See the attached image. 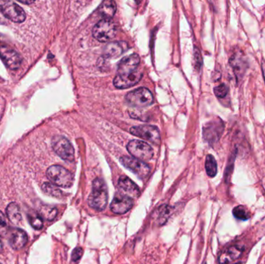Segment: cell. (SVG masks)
<instances>
[{
  "label": "cell",
  "instance_id": "cell-18",
  "mask_svg": "<svg viewBox=\"0 0 265 264\" xmlns=\"http://www.w3.org/2000/svg\"><path fill=\"white\" fill-rule=\"evenodd\" d=\"M118 187L121 191H124L127 195L132 198H137L139 195V188L135 184L134 182L131 180L129 177L123 176L120 177L118 181Z\"/></svg>",
  "mask_w": 265,
  "mask_h": 264
},
{
  "label": "cell",
  "instance_id": "cell-16",
  "mask_svg": "<svg viewBox=\"0 0 265 264\" xmlns=\"http://www.w3.org/2000/svg\"><path fill=\"white\" fill-rule=\"evenodd\" d=\"M244 247L241 246L234 245L227 248L220 254L219 258L220 264H230L239 259L244 252Z\"/></svg>",
  "mask_w": 265,
  "mask_h": 264
},
{
  "label": "cell",
  "instance_id": "cell-15",
  "mask_svg": "<svg viewBox=\"0 0 265 264\" xmlns=\"http://www.w3.org/2000/svg\"><path fill=\"white\" fill-rule=\"evenodd\" d=\"M140 58L136 54H132L121 60L117 67V75H128L136 72L139 66Z\"/></svg>",
  "mask_w": 265,
  "mask_h": 264
},
{
  "label": "cell",
  "instance_id": "cell-5",
  "mask_svg": "<svg viewBox=\"0 0 265 264\" xmlns=\"http://www.w3.org/2000/svg\"><path fill=\"white\" fill-rule=\"evenodd\" d=\"M53 150L64 161L72 162L75 159V150L69 140L61 136H57L51 141Z\"/></svg>",
  "mask_w": 265,
  "mask_h": 264
},
{
  "label": "cell",
  "instance_id": "cell-21",
  "mask_svg": "<svg viewBox=\"0 0 265 264\" xmlns=\"http://www.w3.org/2000/svg\"><path fill=\"white\" fill-rule=\"evenodd\" d=\"M7 218L12 222V224L18 225L22 220L20 208L19 205L15 202L9 204L6 208Z\"/></svg>",
  "mask_w": 265,
  "mask_h": 264
},
{
  "label": "cell",
  "instance_id": "cell-30",
  "mask_svg": "<svg viewBox=\"0 0 265 264\" xmlns=\"http://www.w3.org/2000/svg\"><path fill=\"white\" fill-rule=\"evenodd\" d=\"M195 62L198 65V68H199L202 65V58H201L200 53L197 49L195 50Z\"/></svg>",
  "mask_w": 265,
  "mask_h": 264
},
{
  "label": "cell",
  "instance_id": "cell-26",
  "mask_svg": "<svg viewBox=\"0 0 265 264\" xmlns=\"http://www.w3.org/2000/svg\"><path fill=\"white\" fill-rule=\"evenodd\" d=\"M29 219H30V223L33 229L40 230L43 228V219L40 214L32 213L29 215Z\"/></svg>",
  "mask_w": 265,
  "mask_h": 264
},
{
  "label": "cell",
  "instance_id": "cell-31",
  "mask_svg": "<svg viewBox=\"0 0 265 264\" xmlns=\"http://www.w3.org/2000/svg\"><path fill=\"white\" fill-rule=\"evenodd\" d=\"M262 74H263V77L264 79H265V61H262Z\"/></svg>",
  "mask_w": 265,
  "mask_h": 264
},
{
  "label": "cell",
  "instance_id": "cell-24",
  "mask_svg": "<svg viewBox=\"0 0 265 264\" xmlns=\"http://www.w3.org/2000/svg\"><path fill=\"white\" fill-rule=\"evenodd\" d=\"M57 213H58V210L54 207L43 205L40 208V216L48 221L53 220L57 216Z\"/></svg>",
  "mask_w": 265,
  "mask_h": 264
},
{
  "label": "cell",
  "instance_id": "cell-12",
  "mask_svg": "<svg viewBox=\"0 0 265 264\" xmlns=\"http://www.w3.org/2000/svg\"><path fill=\"white\" fill-rule=\"evenodd\" d=\"M0 58L11 70H16L22 64V58L19 53L7 46H0Z\"/></svg>",
  "mask_w": 265,
  "mask_h": 264
},
{
  "label": "cell",
  "instance_id": "cell-3",
  "mask_svg": "<svg viewBox=\"0 0 265 264\" xmlns=\"http://www.w3.org/2000/svg\"><path fill=\"white\" fill-rule=\"evenodd\" d=\"M125 99L127 103L131 106L144 108L153 103V96L148 88L142 87L130 91L126 95Z\"/></svg>",
  "mask_w": 265,
  "mask_h": 264
},
{
  "label": "cell",
  "instance_id": "cell-33",
  "mask_svg": "<svg viewBox=\"0 0 265 264\" xmlns=\"http://www.w3.org/2000/svg\"><path fill=\"white\" fill-rule=\"evenodd\" d=\"M2 247H2V243L1 240H0V252H2Z\"/></svg>",
  "mask_w": 265,
  "mask_h": 264
},
{
  "label": "cell",
  "instance_id": "cell-17",
  "mask_svg": "<svg viewBox=\"0 0 265 264\" xmlns=\"http://www.w3.org/2000/svg\"><path fill=\"white\" fill-rule=\"evenodd\" d=\"M28 241L26 233L20 229H13L9 234V244L13 250L23 248Z\"/></svg>",
  "mask_w": 265,
  "mask_h": 264
},
{
  "label": "cell",
  "instance_id": "cell-19",
  "mask_svg": "<svg viewBox=\"0 0 265 264\" xmlns=\"http://www.w3.org/2000/svg\"><path fill=\"white\" fill-rule=\"evenodd\" d=\"M125 43L113 42L107 44L104 48L103 55L106 58H117L126 51Z\"/></svg>",
  "mask_w": 265,
  "mask_h": 264
},
{
  "label": "cell",
  "instance_id": "cell-22",
  "mask_svg": "<svg viewBox=\"0 0 265 264\" xmlns=\"http://www.w3.org/2000/svg\"><path fill=\"white\" fill-rule=\"evenodd\" d=\"M206 171L208 176L210 177H214L217 174V163L214 157L211 154H209L206 157Z\"/></svg>",
  "mask_w": 265,
  "mask_h": 264
},
{
  "label": "cell",
  "instance_id": "cell-2",
  "mask_svg": "<svg viewBox=\"0 0 265 264\" xmlns=\"http://www.w3.org/2000/svg\"><path fill=\"white\" fill-rule=\"evenodd\" d=\"M47 177L54 185L70 187L73 184L74 177L71 172L60 165H52L47 170Z\"/></svg>",
  "mask_w": 265,
  "mask_h": 264
},
{
  "label": "cell",
  "instance_id": "cell-7",
  "mask_svg": "<svg viewBox=\"0 0 265 264\" xmlns=\"http://www.w3.org/2000/svg\"><path fill=\"white\" fill-rule=\"evenodd\" d=\"M130 132L131 134L134 135L136 137L150 142L155 145L160 144V131L156 126L150 125L132 126L131 128Z\"/></svg>",
  "mask_w": 265,
  "mask_h": 264
},
{
  "label": "cell",
  "instance_id": "cell-8",
  "mask_svg": "<svg viewBox=\"0 0 265 264\" xmlns=\"http://www.w3.org/2000/svg\"><path fill=\"white\" fill-rule=\"evenodd\" d=\"M224 127H225V125L223 121L219 118L209 122L203 129V136H204L205 140L211 145L216 144L221 137Z\"/></svg>",
  "mask_w": 265,
  "mask_h": 264
},
{
  "label": "cell",
  "instance_id": "cell-4",
  "mask_svg": "<svg viewBox=\"0 0 265 264\" xmlns=\"http://www.w3.org/2000/svg\"><path fill=\"white\" fill-rule=\"evenodd\" d=\"M117 26L110 19H102L93 27V35L100 42H108L117 34Z\"/></svg>",
  "mask_w": 265,
  "mask_h": 264
},
{
  "label": "cell",
  "instance_id": "cell-28",
  "mask_svg": "<svg viewBox=\"0 0 265 264\" xmlns=\"http://www.w3.org/2000/svg\"><path fill=\"white\" fill-rule=\"evenodd\" d=\"M9 231L5 215L0 211V236H5Z\"/></svg>",
  "mask_w": 265,
  "mask_h": 264
},
{
  "label": "cell",
  "instance_id": "cell-1",
  "mask_svg": "<svg viewBox=\"0 0 265 264\" xmlns=\"http://www.w3.org/2000/svg\"><path fill=\"white\" fill-rule=\"evenodd\" d=\"M108 201V190L104 180L100 177L95 179L93 190L89 197V205L96 211H103L106 208Z\"/></svg>",
  "mask_w": 265,
  "mask_h": 264
},
{
  "label": "cell",
  "instance_id": "cell-20",
  "mask_svg": "<svg viewBox=\"0 0 265 264\" xmlns=\"http://www.w3.org/2000/svg\"><path fill=\"white\" fill-rule=\"evenodd\" d=\"M117 4L112 0H106L100 4L98 12L103 19H110L114 17L117 12Z\"/></svg>",
  "mask_w": 265,
  "mask_h": 264
},
{
  "label": "cell",
  "instance_id": "cell-10",
  "mask_svg": "<svg viewBox=\"0 0 265 264\" xmlns=\"http://www.w3.org/2000/svg\"><path fill=\"white\" fill-rule=\"evenodd\" d=\"M230 65L232 68L233 72H234V76H236L237 82H241L242 80L243 77L246 73L247 69L248 68V61L246 58L244 56L241 51H236L233 54L232 56H230Z\"/></svg>",
  "mask_w": 265,
  "mask_h": 264
},
{
  "label": "cell",
  "instance_id": "cell-6",
  "mask_svg": "<svg viewBox=\"0 0 265 264\" xmlns=\"http://www.w3.org/2000/svg\"><path fill=\"white\" fill-rule=\"evenodd\" d=\"M127 148L132 158L139 161H149L153 158V149L145 142L137 140H131L128 144Z\"/></svg>",
  "mask_w": 265,
  "mask_h": 264
},
{
  "label": "cell",
  "instance_id": "cell-14",
  "mask_svg": "<svg viewBox=\"0 0 265 264\" xmlns=\"http://www.w3.org/2000/svg\"><path fill=\"white\" fill-rule=\"evenodd\" d=\"M133 205V201L129 196L117 194L110 204V209L116 214H124L129 212Z\"/></svg>",
  "mask_w": 265,
  "mask_h": 264
},
{
  "label": "cell",
  "instance_id": "cell-25",
  "mask_svg": "<svg viewBox=\"0 0 265 264\" xmlns=\"http://www.w3.org/2000/svg\"><path fill=\"white\" fill-rule=\"evenodd\" d=\"M233 214H234V217L236 219H239V220H248L251 217V215H250L248 210L245 207L241 206V205L234 208V210H233Z\"/></svg>",
  "mask_w": 265,
  "mask_h": 264
},
{
  "label": "cell",
  "instance_id": "cell-32",
  "mask_svg": "<svg viewBox=\"0 0 265 264\" xmlns=\"http://www.w3.org/2000/svg\"><path fill=\"white\" fill-rule=\"evenodd\" d=\"M19 3L26 4V5H30V4L33 3L34 1H26V0L22 1V0H19Z\"/></svg>",
  "mask_w": 265,
  "mask_h": 264
},
{
  "label": "cell",
  "instance_id": "cell-23",
  "mask_svg": "<svg viewBox=\"0 0 265 264\" xmlns=\"http://www.w3.org/2000/svg\"><path fill=\"white\" fill-rule=\"evenodd\" d=\"M42 190L45 194H48L50 196H53L55 198H61L62 195V192L57 186L54 185L52 183H49V182H45L43 185H42Z\"/></svg>",
  "mask_w": 265,
  "mask_h": 264
},
{
  "label": "cell",
  "instance_id": "cell-27",
  "mask_svg": "<svg viewBox=\"0 0 265 264\" xmlns=\"http://www.w3.org/2000/svg\"><path fill=\"white\" fill-rule=\"evenodd\" d=\"M229 88L225 84H220V86H216L214 88V93L216 96L219 98H225L228 94Z\"/></svg>",
  "mask_w": 265,
  "mask_h": 264
},
{
  "label": "cell",
  "instance_id": "cell-9",
  "mask_svg": "<svg viewBox=\"0 0 265 264\" xmlns=\"http://www.w3.org/2000/svg\"><path fill=\"white\" fill-rule=\"evenodd\" d=\"M121 163L142 179L147 177L150 172V167L143 161L134 158H131L128 156L122 157L121 158Z\"/></svg>",
  "mask_w": 265,
  "mask_h": 264
},
{
  "label": "cell",
  "instance_id": "cell-29",
  "mask_svg": "<svg viewBox=\"0 0 265 264\" xmlns=\"http://www.w3.org/2000/svg\"><path fill=\"white\" fill-rule=\"evenodd\" d=\"M83 254V250L81 247H77L73 250L72 254V260L73 262H77L81 259Z\"/></svg>",
  "mask_w": 265,
  "mask_h": 264
},
{
  "label": "cell",
  "instance_id": "cell-11",
  "mask_svg": "<svg viewBox=\"0 0 265 264\" xmlns=\"http://www.w3.org/2000/svg\"><path fill=\"white\" fill-rule=\"evenodd\" d=\"M2 14L14 23H23L26 19V12L16 2H5L1 6Z\"/></svg>",
  "mask_w": 265,
  "mask_h": 264
},
{
  "label": "cell",
  "instance_id": "cell-13",
  "mask_svg": "<svg viewBox=\"0 0 265 264\" xmlns=\"http://www.w3.org/2000/svg\"><path fill=\"white\" fill-rule=\"evenodd\" d=\"M143 77V74L139 71L128 75H117L114 80V85L117 88L125 89L128 88L132 87L139 83Z\"/></svg>",
  "mask_w": 265,
  "mask_h": 264
}]
</instances>
